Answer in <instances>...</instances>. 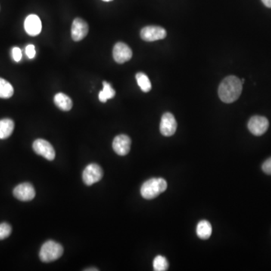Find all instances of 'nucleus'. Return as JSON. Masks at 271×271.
Listing matches in <instances>:
<instances>
[{"instance_id":"1","label":"nucleus","mask_w":271,"mask_h":271,"mask_svg":"<svg viewBox=\"0 0 271 271\" xmlns=\"http://www.w3.org/2000/svg\"><path fill=\"white\" fill-rule=\"evenodd\" d=\"M243 91L241 79L231 76L225 78L219 85V96L221 100L226 104H231L238 100Z\"/></svg>"},{"instance_id":"2","label":"nucleus","mask_w":271,"mask_h":271,"mask_svg":"<svg viewBox=\"0 0 271 271\" xmlns=\"http://www.w3.org/2000/svg\"><path fill=\"white\" fill-rule=\"evenodd\" d=\"M167 188L166 180L162 178H152L144 182L141 187V195L147 200H151L164 192Z\"/></svg>"},{"instance_id":"3","label":"nucleus","mask_w":271,"mask_h":271,"mask_svg":"<svg viewBox=\"0 0 271 271\" xmlns=\"http://www.w3.org/2000/svg\"><path fill=\"white\" fill-rule=\"evenodd\" d=\"M63 248L55 241H48L42 245L39 253L41 261L45 263L54 262L61 257Z\"/></svg>"},{"instance_id":"4","label":"nucleus","mask_w":271,"mask_h":271,"mask_svg":"<svg viewBox=\"0 0 271 271\" xmlns=\"http://www.w3.org/2000/svg\"><path fill=\"white\" fill-rule=\"evenodd\" d=\"M104 176L102 168L96 163H91L84 169L82 179L87 185H92L101 180Z\"/></svg>"},{"instance_id":"5","label":"nucleus","mask_w":271,"mask_h":271,"mask_svg":"<svg viewBox=\"0 0 271 271\" xmlns=\"http://www.w3.org/2000/svg\"><path fill=\"white\" fill-rule=\"evenodd\" d=\"M32 148L36 154L42 156L47 160H53L55 158V151H54V147L49 142L45 139H38L34 141Z\"/></svg>"},{"instance_id":"6","label":"nucleus","mask_w":271,"mask_h":271,"mask_svg":"<svg viewBox=\"0 0 271 271\" xmlns=\"http://www.w3.org/2000/svg\"><path fill=\"white\" fill-rule=\"evenodd\" d=\"M140 36L145 42H154L164 39L166 36V32L160 26H148L142 28Z\"/></svg>"},{"instance_id":"7","label":"nucleus","mask_w":271,"mask_h":271,"mask_svg":"<svg viewBox=\"0 0 271 271\" xmlns=\"http://www.w3.org/2000/svg\"><path fill=\"white\" fill-rule=\"evenodd\" d=\"M177 123L171 113H166L163 115L160 121V131L164 136H171L176 133Z\"/></svg>"},{"instance_id":"8","label":"nucleus","mask_w":271,"mask_h":271,"mask_svg":"<svg viewBox=\"0 0 271 271\" xmlns=\"http://www.w3.org/2000/svg\"><path fill=\"white\" fill-rule=\"evenodd\" d=\"M88 31H89V27L87 22L83 19L77 17L73 20V24H72V39L75 42H79L86 37Z\"/></svg>"},{"instance_id":"9","label":"nucleus","mask_w":271,"mask_h":271,"mask_svg":"<svg viewBox=\"0 0 271 271\" xmlns=\"http://www.w3.org/2000/svg\"><path fill=\"white\" fill-rule=\"evenodd\" d=\"M269 127V122L263 116H256L250 119L248 128L255 136H262L266 133Z\"/></svg>"},{"instance_id":"10","label":"nucleus","mask_w":271,"mask_h":271,"mask_svg":"<svg viewBox=\"0 0 271 271\" xmlns=\"http://www.w3.org/2000/svg\"><path fill=\"white\" fill-rule=\"evenodd\" d=\"M113 58L116 63H125L132 58L133 52L129 46L123 42H118L113 48Z\"/></svg>"},{"instance_id":"11","label":"nucleus","mask_w":271,"mask_h":271,"mask_svg":"<svg viewBox=\"0 0 271 271\" xmlns=\"http://www.w3.org/2000/svg\"><path fill=\"white\" fill-rule=\"evenodd\" d=\"M13 194L20 201H30L36 196V191L30 183H22L14 188Z\"/></svg>"},{"instance_id":"12","label":"nucleus","mask_w":271,"mask_h":271,"mask_svg":"<svg viewBox=\"0 0 271 271\" xmlns=\"http://www.w3.org/2000/svg\"><path fill=\"white\" fill-rule=\"evenodd\" d=\"M131 138L125 134L117 136L113 140V149L119 155L125 156L128 154L131 150Z\"/></svg>"},{"instance_id":"13","label":"nucleus","mask_w":271,"mask_h":271,"mask_svg":"<svg viewBox=\"0 0 271 271\" xmlns=\"http://www.w3.org/2000/svg\"><path fill=\"white\" fill-rule=\"evenodd\" d=\"M42 28L40 18L36 14H29L25 19L24 29L29 36H38L42 31Z\"/></svg>"},{"instance_id":"14","label":"nucleus","mask_w":271,"mask_h":271,"mask_svg":"<svg viewBox=\"0 0 271 271\" xmlns=\"http://www.w3.org/2000/svg\"><path fill=\"white\" fill-rule=\"evenodd\" d=\"M55 105L62 111L68 112L73 108V101L70 97L63 93H58L54 97Z\"/></svg>"},{"instance_id":"15","label":"nucleus","mask_w":271,"mask_h":271,"mask_svg":"<svg viewBox=\"0 0 271 271\" xmlns=\"http://www.w3.org/2000/svg\"><path fill=\"white\" fill-rule=\"evenodd\" d=\"M14 123L11 119H5L0 120V139H5L9 137L14 131Z\"/></svg>"},{"instance_id":"16","label":"nucleus","mask_w":271,"mask_h":271,"mask_svg":"<svg viewBox=\"0 0 271 271\" xmlns=\"http://www.w3.org/2000/svg\"><path fill=\"white\" fill-rule=\"evenodd\" d=\"M212 228L211 224L207 220H202L199 222L197 226V234L200 239L207 240L211 237Z\"/></svg>"},{"instance_id":"17","label":"nucleus","mask_w":271,"mask_h":271,"mask_svg":"<svg viewBox=\"0 0 271 271\" xmlns=\"http://www.w3.org/2000/svg\"><path fill=\"white\" fill-rule=\"evenodd\" d=\"M104 89L99 94V100L102 103H106L110 99L113 98L116 96V91L112 88L111 85L109 82H103Z\"/></svg>"},{"instance_id":"18","label":"nucleus","mask_w":271,"mask_h":271,"mask_svg":"<svg viewBox=\"0 0 271 271\" xmlns=\"http://www.w3.org/2000/svg\"><path fill=\"white\" fill-rule=\"evenodd\" d=\"M14 94V88L12 85L5 80L0 78V98L8 99Z\"/></svg>"},{"instance_id":"19","label":"nucleus","mask_w":271,"mask_h":271,"mask_svg":"<svg viewBox=\"0 0 271 271\" xmlns=\"http://www.w3.org/2000/svg\"><path fill=\"white\" fill-rule=\"evenodd\" d=\"M136 79L139 88L143 92H149L151 90V84L146 74L143 73H138L136 75Z\"/></svg>"},{"instance_id":"20","label":"nucleus","mask_w":271,"mask_h":271,"mask_svg":"<svg viewBox=\"0 0 271 271\" xmlns=\"http://www.w3.org/2000/svg\"><path fill=\"white\" fill-rule=\"evenodd\" d=\"M153 267L155 271H165L169 267L167 260L166 258L161 256H157L153 262Z\"/></svg>"},{"instance_id":"21","label":"nucleus","mask_w":271,"mask_h":271,"mask_svg":"<svg viewBox=\"0 0 271 271\" xmlns=\"http://www.w3.org/2000/svg\"><path fill=\"white\" fill-rule=\"evenodd\" d=\"M11 234V225H8V223H5V222L0 224V241H2V240L5 239L7 237H9Z\"/></svg>"},{"instance_id":"22","label":"nucleus","mask_w":271,"mask_h":271,"mask_svg":"<svg viewBox=\"0 0 271 271\" xmlns=\"http://www.w3.org/2000/svg\"><path fill=\"white\" fill-rule=\"evenodd\" d=\"M36 48L33 45H28L26 47V54L29 59H32L36 56Z\"/></svg>"},{"instance_id":"23","label":"nucleus","mask_w":271,"mask_h":271,"mask_svg":"<svg viewBox=\"0 0 271 271\" xmlns=\"http://www.w3.org/2000/svg\"><path fill=\"white\" fill-rule=\"evenodd\" d=\"M12 57L14 61L19 62L22 58L21 50L17 47L12 48Z\"/></svg>"},{"instance_id":"24","label":"nucleus","mask_w":271,"mask_h":271,"mask_svg":"<svg viewBox=\"0 0 271 271\" xmlns=\"http://www.w3.org/2000/svg\"><path fill=\"white\" fill-rule=\"evenodd\" d=\"M262 169L267 174L271 175V157L265 160V163L262 165Z\"/></svg>"},{"instance_id":"25","label":"nucleus","mask_w":271,"mask_h":271,"mask_svg":"<svg viewBox=\"0 0 271 271\" xmlns=\"http://www.w3.org/2000/svg\"><path fill=\"white\" fill-rule=\"evenodd\" d=\"M264 5L268 8H271V0H262Z\"/></svg>"},{"instance_id":"26","label":"nucleus","mask_w":271,"mask_h":271,"mask_svg":"<svg viewBox=\"0 0 271 271\" xmlns=\"http://www.w3.org/2000/svg\"><path fill=\"white\" fill-rule=\"evenodd\" d=\"M85 271H98V269H87V270H85Z\"/></svg>"},{"instance_id":"27","label":"nucleus","mask_w":271,"mask_h":271,"mask_svg":"<svg viewBox=\"0 0 271 271\" xmlns=\"http://www.w3.org/2000/svg\"><path fill=\"white\" fill-rule=\"evenodd\" d=\"M103 1H104V2H111L113 0H103Z\"/></svg>"}]
</instances>
